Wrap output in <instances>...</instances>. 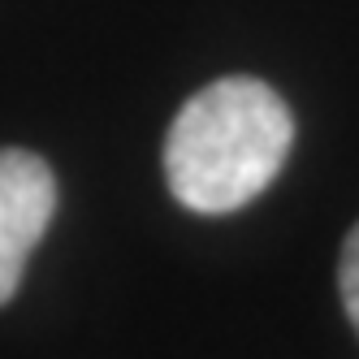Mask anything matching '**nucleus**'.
<instances>
[{
  "label": "nucleus",
  "mask_w": 359,
  "mask_h": 359,
  "mask_svg": "<svg viewBox=\"0 0 359 359\" xmlns=\"http://www.w3.org/2000/svg\"><path fill=\"white\" fill-rule=\"evenodd\" d=\"M57 212V177L35 151L0 147V307L22 281L35 243Z\"/></svg>",
  "instance_id": "obj_2"
},
{
  "label": "nucleus",
  "mask_w": 359,
  "mask_h": 359,
  "mask_svg": "<svg viewBox=\"0 0 359 359\" xmlns=\"http://www.w3.org/2000/svg\"><path fill=\"white\" fill-rule=\"evenodd\" d=\"M294 143V117L269 83L221 79L191 95L165 139V177L195 212H234L260 195Z\"/></svg>",
  "instance_id": "obj_1"
},
{
  "label": "nucleus",
  "mask_w": 359,
  "mask_h": 359,
  "mask_svg": "<svg viewBox=\"0 0 359 359\" xmlns=\"http://www.w3.org/2000/svg\"><path fill=\"white\" fill-rule=\"evenodd\" d=\"M338 286H342V303H346V316L359 333V225L346 234L342 247V264H338Z\"/></svg>",
  "instance_id": "obj_3"
}]
</instances>
